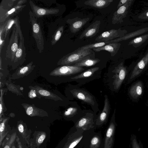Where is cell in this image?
Here are the masks:
<instances>
[{
    "label": "cell",
    "mask_w": 148,
    "mask_h": 148,
    "mask_svg": "<svg viewBox=\"0 0 148 148\" xmlns=\"http://www.w3.org/2000/svg\"><path fill=\"white\" fill-rule=\"evenodd\" d=\"M17 16L14 18H11L5 22V25L3 30V36L4 38H5L9 32L10 30L13 25H14L16 23Z\"/></svg>",
    "instance_id": "f546056e"
},
{
    "label": "cell",
    "mask_w": 148,
    "mask_h": 148,
    "mask_svg": "<svg viewBox=\"0 0 148 148\" xmlns=\"http://www.w3.org/2000/svg\"><path fill=\"white\" fill-rule=\"evenodd\" d=\"M121 44L119 42L109 43L100 47L94 48L92 50L96 52L102 51H108L112 56H114L118 53L120 49Z\"/></svg>",
    "instance_id": "cb8c5ba5"
},
{
    "label": "cell",
    "mask_w": 148,
    "mask_h": 148,
    "mask_svg": "<svg viewBox=\"0 0 148 148\" xmlns=\"http://www.w3.org/2000/svg\"><path fill=\"white\" fill-rule=\"evenodd\" d=\"M144 84L141 80L134 82L128 88V94L133 101L137 102L142 96L144 92Z\"/></svg>",
    "instance_id": "4fadbf2b"
},
{
    "label": "cell",
    "mask_w": 148,
    "mask_h": 148,
    "mask_svg": "<svg viewBox=\"0 0 148 148\" xmlns=\"http://www.w3.org/2000/svg\"><path fill=\"white\" fill-rule=\"evenodd\" d=\"M17 136L16 132L10 135L6 143L4 144L3 148H12L14 142L16 140Z\"/></svg>",
    "instance_id": "d6a6232c"
},
{
    "label": "cell",
    "mask_w": 148,
    "mask_h": 148,
    "mask_svg": "<svg viewBox=\"0 0 148 148\" xmlns=\"http://www.w3.org/2000/svg\"><path fill=\"white\" fill-rule=\"evenodd\" d=\"M37 94L36 90L33 89H31L28 93V96L31 99H33L37 96Z\"/></svg>",
    "instance_id": "60d3db41"
},
{
    "label": "cell",
    "mask_w": 148,
    "mask_h": 148,
    "mask_svg": "<svg viewBox=\"0 0 148 148\" xmlns=\"http://www.w3.org/2000/svg\"><path fill=\"white\" fill-rule=\"evenodd\" d=\"M100 24V21H95L83 32L79 38H92L95 36L99 32Z\"/></svg>",
    "instance_id": "44dd1931"
},
{
    "label": "cell",
    "mask_w": 148,
    "mask_h": 148,
    "mask_svg": "<svg viewBox=\"0 0 148 148\" xmlns=\"http://www.w3.org/2000/svg\"><path fill=\"white\" fill-rule=\"evenodd\" d=\"M20 23L19 18L17 16L16 23L12 27V33L6 51V57L11 59L12 62L14 60L16 52L18 47Z\"/></svg>",
    "instance_id": "8992f818"
},
{
    "label": "cell",
    "mask_w": 148,
    "mask_h": 148,
    "mask_svg": "<svg viewBox=\"0 0 148 148\" xmlns=\"http://www.w3.org/2000/svg\"><path fill=\"white\" fill-rule=\"evenodd\" d=\"M46 134L43 132H39L38 134L36 139V143L38 146L42 144L45 138Z\"/></svg>",
    "instance_id": "f35d334b"
},
{
    "label": "cell",
    "mask_w": 148,
    "mask_h": 148,
    "mask_svg": "<svg viewBox=\"0 0 148 148\" xmlns=\"http://www.w3.org/2000/svg\"><path fill=\"white\" fill-rule=\"evenodd\" d=\"M16 141V147H15V148H24L21 142H20L19 138L18 136H17Z\"/></svg>",
    "instance_id": "b9f144b4"
},
{
    "label": "cell",
    "mask_w": 148,
    "mask_h": 148,
    "mask_svg": "<svg viewBox=\"0 0 148 148\" xmlns=\"http://www.w3.org/2000/svg\"><path fill=\"white\" fill-rule=\"evenodd\" d=\"M27 1V0H21L18 1V2H17L16 5H22L26 3Z\"/></svg>",
    "instance_id": "ee69618b"
},
{
    "label": "cell",
    "mask_w": 148,
    "mask_h": 148,
    "mask_svg": "<svg viewBox=\"0 0 148 148\" xmlns=\"http://www.w3.org/2000/svg\"><path fill=\"white\" fill-rule=\"evenodd\" d=\"M131 142L132 148H144L141 142L140 141L138 142L136 136L134 134L131 135Z\"/></svg>",
    "instance_id": "e575fe53"
},
{
    "label": "cell",
    "mask_w": 148,
    "mask_h": 148,
    "mask_svg": "<svg viewBox=\"0 0 148 148\" xmlns=\"http://www.w3.org/2000/svg\"><path fill=\"white\" fill-rule=\"evenodd\" d=\"M85 69L83 67L73 65L61 66L56 68L49 74L53 76H69L80 73L84 71Z\"/></svg>",
    "instance_id": "9c48e42d"
},
{
    "label": "cell",
    "mask_w": 148,
    "mask_h": 148,
    "mask_svg": "<svg viewBox=\"0 0 148 148\" xmlns=\"http://www.w3.org/2000/svg\"><path fill=\"white\" fill-rule=\"evenodd\" d=\"M110 109V105L108 96L105 95L103 109L99 114L96 121V125L97 126H101L106 123L108 120Z\"/></svg>",
    "instance_id": "e0dca14e"
},
{
    "label": "cell",
    "mask_w": 148,
    "mask_h": 148,
    "mask_svg": "<svg viewBox=\"0 0 148 148\" xmlns=\"http://www.w3.org/2000/svg\"><path fill=\"white\" fill-rule=\"evenodd\" d=\"M108 44L106 42H100L96 43L89 44L81 47L84 49H92L94 48H97L102 47Z\"/></svg>",
    "instance_id": "836d02e7"
},
{
    "label": "cell",
    "mask_w": 148,
    "mask_h": 148,
    "mask_svg": "<svg viewBox=\"0 0 148 148\" xmlns=\"http://www.w3.org/2000/svg\"><path fill=\"white\" fill-rule=\"evenodd\" d=\"M16 0H3L0 6V22L3 23L21 12L25 5H14Z\"/></svg>",
    "instance_id": "3957f363"
},
{
    "label": "cell",
    "mask_w": 148,
    "mask_h": 148,
    "mask_svg": "<svg viewBox=\"0 0 148 148\" xmlns=\"http://www.w3.org/2000/svg\"><path fill=\"white\" fill-rule=\"evenodd\" d=\"M95 53L92 49H84L81 47L62 57L57 62V65H72L83 58Z\"/></svg>",
    "instance_id": "277c9868"
},
{
    "label": "cell",
    "mask_w": 148,
    "mask_h": 148,
    "mask_svg": "<svg viewBox=\"0 0 148 148\" xmlns=\"http://www.w3.org/2000/svg\"><path fill=\"white\" fill-rule=\"evenodd\" d=\"M83 137V136H81L73 139L67 143L64 148H73L80 142Z\"/></svg>",
    "instance_id": "8d00e7d4"
},
{
    "label": "cell",
    "mask_w": 148,
    "mask_h": 148,
    "mask_svg": "<svg viewBox=\"0 0 148 148\" xmlns=\"http://www.w3.org/2000/svg\"><path fill=\"white\" fill-rule=\"evenodd\" d=\"M21 105L24 108L26 114L30 116L44 117L48 116L46 111L36 107L33 104L23 103Z\"/></svg>",
    "instance_id": "ffe728a7"
},
{
    "label": "cell",
    "mask_w": 148,
    "mask_h": 148,
    "mask_svg": "<svg viewBox=\"0 0 148 148\" xmlns=\"http://www.w3.org/2000/svg\"><path fill=\"white\" fill-rule=\"evenodd\" d=\"M90 18H80L77 17L72 19H69L66 22L70 25L71 32L75 33L78 32L89 20Z\"/></svg>",
    "instance_id": "d6986e66"
},
{
    "label": "cell",
    "mask_w": 148,
    "mask_h": 148,
    "mask_svg": "<svg viewBox=\"0 0 148 148\" xmlns=\"http://www.w3.org/2000/svg\"><path fill=\"white\" fill-rule=\"evenodd\" d=\"M30 6L33 14L37 18L41 17L46 15L57 14L59 10L56 8H44L35 5L32 1H29Z\"/></svg>",
    "instance_id": "2e32d148"
},
{
    "label": "cell",
    "mask_w": 148,
    "mask_h": 148,
    "mask_svg": "<svg viewBox=\"0 0 148 148\" xmlns=\"http://www.w3.org/2000/svg\"><path fill=\"white\" fill-rule=\"evenodd\" d=\"M115 112L116 109H115L106 132L104 148H112L113 145L116 126L115 119Z\"/></svg>",
    "instance_id": "8fae6325"
},
{
    "label": "cell",
    "mask_w": 148,
    "mask_h": 148,
    "mask_svg": "<svg viewBox=\"0 0 148 148\" xmlns=\"http://www.w3.org/2000/svg\"><path fill=\"white\" fill-rule=\"evenodd\" d=\"M147 106L148 107V100L147 101Z\"/></svg>",
    "instance_id": "bcb514c9"
},
{
    "label": "cell",
    "mask_w": 148,
    "mask_h": 148,
    "mask_svg": "<svg viewBox=\"0 0 148 148\" xmlns=\"http://www.w3.org/2000/svg\"><path fill=\"white\" fill-rule=\"evenodd\" d=\"M70 91L73 97L90 105L94 113H96L99 110L98 105L95 97L89 91L85 89L75 87H72Z\"/></svg>",
    "instance_id": "52a82bcc"
},
{
    "label": "cell",
    "mask_w": 148,
    "mask_h": 148,
    "mask_svg": "<svg viewBox=\"0 0 148 148\" xmlns=\"http://www.w3.org/2000/svg\"><path fill=\"white\" fill-rule=\"evenodd\" d=\"M19 42L18 48L16 52L13 62L14 65L22 64L26 60V52L24 46V38L22 33L21 26L19 27Z\"/></svg>",
    "instance_id": "7c38bea8"
},
{
    "label": "cell",
    "mask_w": 148,
    "mask_h": 148,
    "mask_svg": "<svg viewBox=\"0 0 148 148\" xmlns=\"http://www.w3.org/2000/svg\"><path fill=\"white\" fill-rule=\"evenodd\" d=\"M18 130L22 136L26 141L27 144L29 142V134L28 132V130L25 127L22 121L19 122L17 125Z\"/></svg>",
    "instance_id": "83f0119b"
},
{
    "label": "cell",
    "mask_w": 148,
    "mask_h": 148,
    "mask_svg": "<svg viewBox=\"0 0 148 148\" xmlns=\"http://www.w3.org/2000/svg\"><path fill=\"white\" fill-rule=\"evenodd\" d=\"M130 0H121L119 2L117 5V8L118 9L120 7L128 2Z\"/></svg>",
    "instance_id": "7bdbcfd3"
},
{
    "label": "cell",
    "mask_w": 148,
    "mask_h": 148,
    "mask_svg": "<svg viewBox=\"0 0 148 148\" xmlns=\"http://www.w3.org/2000/svg\"><path fill=\"white\" fill-rule=\"evenodd\" d=\"M147 33H148V23H147L141 25L136 30L132 32L127 34L123 37L107 42L108 43L119 42L140 36Z\"/></svg>",
    "instance_id": "9a60e30c"
},
{
    "label": "cell",
    "mask_w": 148,
    "mask_h": 148,
    "mask_svg": "<svg viewBox=\"0 0 148 148\" xmlns=\"http://www.w3.org/2000/svg\"><path fill=\"white\" fill-rule=\"evenodd\" d=\"M100 60L95 58V53L86 56L76 63L73 64L77 66L89 67L95 65L100 61Z\"/></svg>",
    "instance_id": "d4e9b609"
},
{
    "label": "cell",
    "mask_w": 148,
    "mask_h": 148,
    "mask_svg": "<svg viewBox=\"0 0 148 148\" xmlns=\"http://www.w3.org/2000/svg\"><path fill=\"white\" fill-rule=\"evenodd\" d=\"M8 118L2 119L0 121V145H1L2 141L8 133L6 127V123L8 121Z\"/></svg>",
    "instance_id": "f1b7e54d"
},
{
    "label": "cell",
    "mask_w": 148,
    "mask_h": 148,
    "mask_svg": "<svg viewBox=\"0 0 148 148\" xmlns=\"http://www.w3.org/2000/svg\"><path fill=\"white\" fill-rule=\"evenodd\" d=\"M80 110H80L79 108L72 106L64 111L63 115L65 117L71 118L77 114Z\"/></svg>",
    "instance_id": "4dcf8cb0"
},
{
    "label": "cell",
    "mask_w": 148,
    "mask_h": 148,
    "mask_svg": "<svg viewBox=\"0 0 148 148\" xmlns=\"http://www.w3.org/2000/svg\"><path fill=\"white\" fill-rule=\"evenodd\" d=\"M12 148H15V147L14 145H13L12 147Z\"/></svg>",
    "instance_id": "f6af8a7d"
},
{
    "label": "cell",
    "mask_w": 148,
    "mask_h": 148,
    "mask_svg": "<svg viewBox=\"0 0 148 148\" xmlns=\"http://www.w3.org/2000/svg\"><path fill=\"white\" fill-rule=\"evenodd\" d=\"M125 59L130 58L148 44V33L125 41Z\"/></svg>",
    "instance_id": "6da1fadb"
},
{
    "label": "cell",
    "mask_w": 148,
    "mask_h": 148,
    "mask_svg": "<svg viewBox=\"0 0 148 148\" xmlns=\"http://www.w3.org/2000/svg\"><path fill=\"white\" fill-rule=\"evenodd\" d=\"M64 29V26H62L59 27L56 30L52 36V39L51 41L52 45H55L60 39L63 33Z\"/></svg>",
    "instance_id": "1f68e13d"
},
{
    "label": "cell",
    "mask_w": 148,
    "mask_h": 148,
    "mask_svg": "<svg viewBox=\"0 0 148 148\" xmlns=\"http://www.w3.org/2000/svg\"><path fill=\"white\" fill-rule=\"evenodd\" d=\"M31 89H33L36 90L37 95L47 99L54 100L55 101L62 100V99L56 95L45 90L38 86H29Z\"/></svg>",
    "instance_id": "484cf974"
},
{
    "label": "cell",
    "mask_w": 148,
    "mask_h": 148,
    "mask_svg": "<svg viewBox=\"0 0 148 148\" xmlns=\"http://www.w3.org/2000/svg\"><path fill=\"white\" fill-rule=\"evenodd\" d=\"M29 21L32 26V36L36 42L39 52L41 53L44 49V42L40 24L38 22L37 18L30 10L29 11Z\"/></svg>",
    "instance_id": "ba28073f"
},
{
    "label": "cell",
    "mask_w": 148,
    "mask_h": 148,
    "mask_svg": "<svg viewBox=\"0 0 148 148\" xmlns=\"http://www.w3.org/2000/svg\"><path fill=\"white\" fill-rule=\"evenodd\" d=\"M101 143L100 138L97 135L94 136L90 141V148H99Z\"/></svg>",
    "instance_id": "d590c367"
},
{
    "label": "cell",
    "mask_w": 148,
    "mask_h": 148,
    "mask_svg": "<svg viewBox=\"0 0 148 148\" xmlns=\"http://www.w3.org/2000/svg\"><path fill=\"white\" fill-rule=\"evenodd\" d=\"M85 114L75 124V127L77 129L85 130L92 127L94 123V114L92 112H86Z\"/></svg>",
    "instance_id": "ac0fdd59"
},
{
    "label": "cell",
    "mask_w": 148,
    "mask_h": 148,
    "mask_svg": "<svg viewBox=\"0 0 148 148\" xmlns=\"http://www.w3.org/2000/svg\"><path fill=\"white\" fill-rule=\"evenodd\" d=\"M127 32L126 30L121 29V28L111 29L103 32L96 38L95 40L100 42H106L123 37Z\"/></svg>",
    "instance_id": "30bf717a"
},
{
    "label": "cell",
    "mask_w": 148,
    "mask_h": 148,
    "mask_svg": "<svg viewBox=\"0 0 148 148\" xmlns=\"http://www.w3.org/2000/svg\"><path fill=\"white\" fill-rule=\"evenodd\" d=\"M100 68L95 67L88 69L74 76L71 78L72 80H89V78L94 77V75H96V73H98Z\"/></svg>",
    "instance_id": "603a6c76"
},
{
    "label": "cell",
    "mask_w": 148,
    "mask_h": 148,
    "mask_svg": "<svg viewBox=\"0 0 148 148\" xmlns=\"http://www.w3.org/2000/svg\"><path fill=\"white\" fill-rule=\"evenodd\" d=\"M113 0H88L84 2V4L94 8L101 9L109 5Z\"/></svg>",
    "instance_id": "4316f807"
},
{
    "label": "cell",
    "mask_w": 148,
    "mask_h": 148,
    "mask_svg": "<svg viewBox=\"0 0 148 148\" xmlns=\"http://www.w3.org/2000/svg\"><path fill=\"white\" fill-rule=\"evenodd\" d=\"M125 60H122L114 67L112 71L114 74L112 77L113 88L116 91L120 88L122 84L127 80L132 67L131 64L128 66L124 65Z\"/></svg>",
    "instance_id": "7a4b0ae2"
},
{
    "label": "cell",
    "mask_w": 148,
    "mask_h": 148,
    "mask_svg": "<svg viewBox=\"0 0 148 148\" xmlns=\"http://www.w3.org/2000/svg\"><path fill=\"white\" fill-rule=\"evenodd\" d=\"M134 1V0H130L114 12L112 19V24H121L123 22V19L127 16L130 8Z\"/></svg>",
    "instance_id": "5bb4252c"
},
{
    "label": "cell",
    "mask_w": 148,
    "mask_h": 148,
    "mask_svg": "<svg viewBox=\"0 0 148 148\" xmlns=\"http://www.w3.org/2000/svg\"><path fill=\"white\" fill-rule=\"evenodd\" d=\"M33 63V62L32 61L26 65L19 68L12 75V78L18 79L27 75L32 71L35 66Z\"/></svg>",
    "instance_id": "7402d4cb"
},
{
    "label": "cell",
    "mask_w": 148,
    "mask_h": 148,
    "mask_svg": "<svg viewBox=\"0 0 148 148\" xmlns=\"http://www.w3.org/2000/svg\"><path fill=\"white\" fill-rule=\"evenodd\" d=\"M132 68L127 80L128 84L139 76L148 66V48L145 53L141 55L136 61L132 63Z\"/></svg>",
    "instance_id": "5b68a950"
},
{
    "label": "cell",
    "mask_w": 148,
    "mask_h": 148,
    "mask_svg": "<svg viewBox=\"0 0 148 148\" xmlns=\"http://www.w3.org/2000/svg\"><path fill=\"white\" fill-rule=\"evenodd\" d=\"M1 96L0 97V121L2 120L1 116L3 109V91L2 89H1Z\"/></svg>",
    "instance_id": "ab89813d"
},
{
    "label": "cell",
    "mask_w": 148,
    "mask_h": 148,
    "mask_svg": "<svg viewBox=\"0 0 148 148\" xmlns=\"http://www.w3.org/2000/svg\"><path fill=\"white\" fill-rule=\"evenodd\" d=\"M134 17V19L138 21H144L148 20V9Z\"/></svg>",
    "instance_id": "74e56055"
}]
</instances>
